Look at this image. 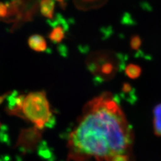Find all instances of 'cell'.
<instances>
[{
    "label": "cell",
    "mask_w": 161,
    "mask_h": 161,
    "mask_svg": "<svg viewBox=\"0 0 161 161\" xmlns=\"http://www.w3.org/2000/svg\"><path fill=\"white\" fill-rule=\"evenodd\" d=\"M133 139L122 109L112 94L103 93L83 108L70 134L69 156L75 161H112L118 156H130Z\"/></svg>",
    "instance_id": "6da1fadb"
},
{
    "label": "cell",
    "mask_w": 161,
    "mask_h": 161,
    "mask_svg": "<svg viewBox=\"0 0 161 161\" xmlns=\"http://www.w3.org/2000/svg\"><path fill=\"white\" fill-rule=\"evenodd\" d=\"M125 73L129 78L136 79L140 76L142 69L137 64H129L125 69Z\"/></svg>",
    "instance_id": "52a82bcc"
},
{
    "label": "cell",
    "mask_w": 161,
    "mask_h": 161,
    "mask_svg": "<svg viewBox=\"0 0 161 161\" xmlns=\"http://www.w3.org/2000/svg\"><path fill=\"white\" fill-rule=\"evenodd\" d=\"M141 45H142V40L138 35H133L131 37L130 46L132 50H138L140 48Z\"/></svg>",
    "instance_id": "ba28073f"
},
{
    "label": "cell",
    "mask_w": 161,
    "mask_h": 161,
    "mask_svg": "<svg viewBox=\"0 0 161 161\" xmlns=\"http://www.w3.org/2000/svg\"><path fill=\"white\" fill-rule=\"evenodd\" d=\"M30 48L38 53L45 52L48 49L47 43L44 38L39 34H34L28 40Z\"/></svg>",
    "instance_id": "277c9868"
},
{
    "label": "cell",
    "mask_w": 161,
    "mask_h": 161,
    "mask_svg": "<svg viewBox=\"0 0 161 161\" xmlns=\"http://www.w3.org/2000/svg\"><path fill=\"white\" fill-rule=\"evenodd\" d=\"M63 21V18H58L57 22H53V30L48 34V38L53 43H60L65 37V33L68 29V26Z\"/></svg>",
    "instance_id": "3957f363"
},
{
    "label": "cell",
    "mask_w": 161,
    "mask_h": 161,
    "mask_svg": "<svg viewBox=\"0 0 161 161\" xmlns=\"http://www.w3.org/2000/svg\"><path fill=\"white\" fill-rule=\"evenodd\" d=\"M11 113L25 118L39 130L46 127L53 117L44 92H35L18 96L15 100Z\"/></svg>",
    "instance_id": "7a4b0ae2"
},
{
    "label": "cell",
    "mask_w": 161,
    "mask_h": 161,
    "mask_svg": "<svg viewBox=\"0 0 161 161\" xmlns=\"http://www.w3.org/2000/svg\"><path fill=\"white\" fill-rule=\"evenodd\" d=\"M55 4L53 0H41L40 2V12L43 16L53 19L54 16Z\"/></svg>",
    "instance_id": "5b68a950"
},
{
    "label": "cell",
    "mask_w": 161,
    "mask_h": 161,
    "mask_svg": "<svg viewBox=\"0 0 161 161\" xmlns=\"http://www.w3.org/2000/svg\"><path fill=\"white\" fill-rule=\"evenodd\" d=\"M53 1L57 2L58 3H59L60 6H61L63 8H64V6H66V2H65L66 0H53Z\"/></svg>",
    "instance_id": "30bf717a"
},
{
    "label": "cell",
    "mask_w": 161,
    "mask_h": 161,
    "mask_svg": "<svg viewBox=\"0 0 161 161\" xmlns=\"http://www.w3.org/2000/svg\"><path fill=\"white\" fill-rule=\"evenodd\" d=\"M114 64L112 63H105L101 68V73L104 76L112 75L114 71Z\"/></svg>",
    "instance_id": "9c48e42d"
},
{
    "label": "cell",
    "mask_w": 161,
    "mask_h": 161,
    "mask_svg": "<svg viewBox=\"0 0 161 161\" xmlns=\"http://www.w3.org/2000/svg\"><path fill=\"white\" fill-rule=\"evenodd\" d=\"M153 125L154 134L161 137V103L158 104L154 109Z\"/></svg>",
    "instance_id": "8992f818"
}]
</instances>
